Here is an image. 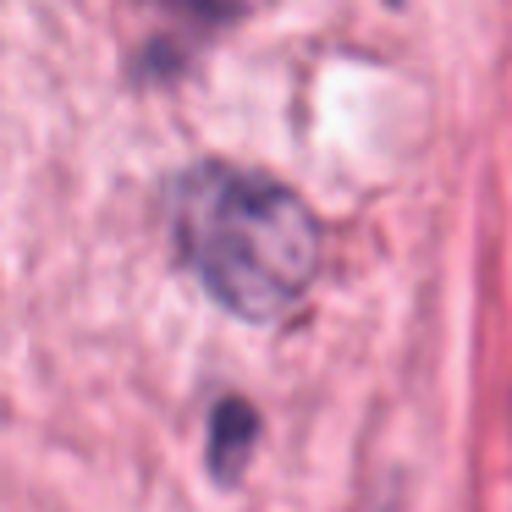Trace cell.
<instances>
[{
    "label": "cell",
    "instance_id": "1",
    "mask_svg": "<svg viewBox=\"0 0 512 512\" xmlns=\"http://www.w3.org/2000/svg\"><path fill=\"white\" fill-rule=\"evenodd\" d=\"M171 232L199 287L254 325L298 309L325 254L320 221L287 182L221 160L171 188Z\"/></svg>",
    "mask_w": 512,
    "mask_h": 512
},
{
    "label": "cell",
    "instance_id": "2",
    "mask_svg": "<svg viewBox=\"0 0 512 512\" xmlns=\"http://www.w3.org/2000/svg\"><path fill=\"white\" fill-rule=\"evenodd\" d=\"M144 12V67H177L188 45L215 39L237 17V0H133Z\"/></svg>",
    "mask_w": 512,
    "mask_h": 512
}]
</instances>
